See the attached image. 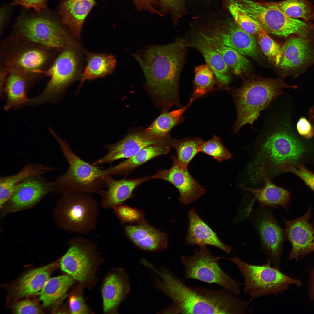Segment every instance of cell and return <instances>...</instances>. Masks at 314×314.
Wrapping results in <instances>:
<instances>
[{
	"label": "cell",
	"mask_w": 314,
	"mask_h": 314,
	"mask_svg": "<svg viewBox=\"0 0 314 314\" xmlns=\"http://www.w3.org/2000/svg\"><path fill=\"white\" fill-rule=\"evenodd\" d=\"M188 216V227L185 238L186 245H197L199 247L211 245L226 253L231 252V247L220 240L216 233L199 216L195 209L189 210Z\"/></svg>",
	"instance_id": "24"
},
{
	"label": "cell",
	"mask_w": 314,
	"mask_h": 314,
	"mask_svg": "<svg viewBox=\"0 0 314 314\" xmlns=\"http://www.w3.org/2000/svg\"><path fill=\"white\" fill-rule=\"evenodd\" d=\"M203 33L243 56L255 57L258 54L256 41L254 35L244 31L235 22L219 24L213 27L209 33Z\"/></svg>",
	"instance_id": "16"
},
{
	"label": "cell",
	"mask_w": 314,
	"mask_h": 314,
	"mask_svg": "<svg viewBox=\"0 0 314 314\" xmlns=\"http://www.w3.org/2000/svg\"><path fill=\"white\" fill-rule=\"evenodd\" d=\"M200 33L220 54L228 68L235 74H240L248 68L249 62L243 55L215 39Z\"/></svg>",
	"instance_id": "35"
},
{
	"label": "cell",
	"mask_w": 314,
	"mask_h": 314,
	"mask_svg": "<svg viewBox=\"0 0 314 314\" xmlns=\"http://www.w3.org/2000/svg\"><path fill=\"white\" fill-rule=\"evenodd\" d=\"M174 139L171 136L165 138L153 136L142 128H135L130 131L118 142L106 145L105 148L107 151L106 154L94 161L92 164L97 166L128 158L142 149L151 145H165L172 146Z\"/></svg>",
	"instance_id": "13"
},
{
	"label": "cell",
	"mask_w": 314,
	"mask_h": 314,
	"mask_svg": "<svg viewBox=\"0 0 314 314\" xmlns=\"http://www.w3.org/2000/svg\"><path fill=\"white\" fill-rule=\"evenodd\" d=\"M77 49L69 47L58 54L46 72V76L50 79L45 88L40 95L30 99L28 105L35 106L58 101L79 73L80 60Z\"/></svg>",
	"instance_id": "11"
},
{
	"label": "cell",
	"mask_w": 314,
	"mask_h": 314,
	"mask_svg": "<svg viewBox=\"0 0 314 314\" xmlns=\"http://www.w3.org/2000/svg\"><path fill=\"white\" fill-rule=\"evenodd\" d=\"M257 224L262 247L267 254L268 261L273 266L279 267L283 240L282 229L272 214L268 211L261 214Z\"/></svg>",
	"instance_id": "20"
},
{
	"label": "cell",
	"mask_w": 314,
	"mask_h": 314,
	"mask_svg": "<svg viewBox=\"0 0 314 314\" xmlns=\"http://www.w3.org/2000/svg\"><path fill=\"white\" fill-rule=\"evenodd\" d=\"M259 173L264 182V186L259 189H253L240 185L243 190L249 191L255 197L261 207H276L280 206L286 209L291 199L290 195L288 191L273 183L267 175L263 167L259 168Z\"/></svg>",
	"instance_id": "27"
},
{
	"label": "cell",
	"mask_w": 314,
	"mask_h": 314,
	"mask_svg": "<svg viewBox=\"0 0 314 314\" xmlns=\"http://www.w3.org/2000/svg\"><path fill=\"white\" fill-rule=\"evenodd\" d=\"M312 40L297 36L288 39L282 47L283 54L279 66L295 73L314 63Z\"/></svg>",
	"instance_id": "18"
},
{
	"label": "cell",
	"mask_w": 314,
	"mask_h": 314,
	"mask_svg": "<svg viewBox=\"0 0 314 314\" xmlns=\"http://www.w3.org/2000/svg\"><path fill=\"white\" fill-rule=\"evenodd\" d=\"M194 101L190 99L185 106L171 111H163L152 124L145 131L153 136L165 138L170 136L169 132L175 126L183 121V114L192 104Z\"/></svg>",
	"instance_id": "33"
},
{
	"label": "cell",
	"mask_w": 314,
	"mask_h": 314,
	"mask_svg": "<svg viewBox=\"0 0 314 314\" xmlns=\"http://www.w3.org/2000/svg\"><path fill=\"white\" fill-rule=\"evenodd\" d=\"M85 287L78 284L72 290L68 296V309L71 314H90L92 311L87 304L83 295Z\"/></svg>",
	"instance_id": "42"
},
{
	"label": "cell",
	"mask_w": 314,
	"mask_h": 314,
	"mask_svg": "<svg viewBox=\"0 0 314 314\" xmlns=\"http://www.w3.org/2000/svg\"><path fill=\"white\" fill-rule=\"evenodd\" d=\"M171 146L153 145L146 147L125 160L115 165L116 174H128L150 160L169 153Z\"/></svg>",
	"instance_id": "34"
},
{
	"label": "cell",
	"mask_w": 314,
	"mask_h": 314,
	"mask_svg": "<svg viewBox=\"0 0 314 314\" xmlns=\"http://www.w3.org/2000/svg\"><path fill=\"white\" fill-rule=\"evenodd\" d=\"M85 193L63 195L57 210L59 226L70 233L88 235L95 231L99 217L98 205Z\"/></svg>",
	"instance_id": "10"
},
{
	"label": "cell",
	"mask_w": 314,
	"mask_h": 314,
	"mask_svg": "<svg viewBox=\"0 0 314 314\" xmlns=\"http://www.w3.org/2000/svg\"><path fill=\"white\" fill-rule=\"evenodd\" d=\"M257 22L267 32L287 37L291 34L312 38L311 27L304 22L290 17L279 8L265 2L251 0H229Z\"/></svg>",
	"instance_id": "9"
},
{
	"label": "cell",
	"mask_w": 314,
	"mask_h": 314,
	"mask_svg": "<svg viewBox=\"0 0 314 314\" xmlns=\"http://www.w3.org/2000/svg\"><path fill=\"white\" fill-rule=\"evenodd\" d=\"M59 265L60 262H54L27 272L19 279L14 288L15 296L21 298L39 292Z\"/></svg>",
	"instance_id": "29"
},
{
	"label": "cell",
	"mask_w": 314,
	"mask_h": 314,
	"mask_svg": "<svg viewBox=\"0 0 314 314\" xmlns=\"http://www.w3.org/2000/svg\"><path fill=\"white\" fill-rule=\"evenodd\" d=\"M227 259L236 265L242 274L244 293L250 296L249 303L261 296H277L288 289L291 285H302L299 280L285 274L279 267L272 266L269 261L259 265L247 263L236 256Z\"/></svg>",
	"instance_id": "6"
},
{
	"label": "cell",
	"mask_w": 314,
	"mask_h": 314,
	"mask_svg": "<svg viewBox=\"0 0 314 314\" xmlns=\"http://www.w3.org/2000/svg\"><path fill=\"white\" fill-rule=\"evenodd\" d=\"M296 165L295 166L294 163L290 161H286L280 165L279 168L282 172H291L297 175L314 192V174L302 165Z\"/></svg>",
	"instance_id": "44"
},
{
	"label": "cell",
	"mask_w": 314,
	"mask_h": 314,
	"mask_svg": "<svg viewBox=\"0 0 314 314\" xmlns=\"http://www.w3.org/2000/svg\"><path fill=\"white\" fill-rule=\"evenodd\" d=\"M138 9L145 10L151 13L155 14L157 12L156 7L159 5L156 0H133Z\"/></svg>",
	"instance_id": "49"
},
{
	"label": "cell",
	"mask_w": 314,
	"mask_h": 314,
	"mask_svg": "<svg viewBox=\"0 0 314 314\" xmlns=\"http://www.w3.org/2000/svg\"><path fill=\"white\" fill-rule=\"evenodd\" d=\"M96 4L95 0H61L58 11L61 22L75 38L79 39L84 22Z\"/></svg>",
	"instance_id": "25"
},
{
	"label": "cell",
	"mask_w": 314,
	"mask_h": 314,
	"mask_svg": "<svg viewBox=\"0 0 314 314\" xmlns=\"http://www.w3.org/2000/svg\"><path fill=\"white\" fill-rule=\"evenodd\" d=\"M49 131L58 143L69 165L67 171L53 181L56 193L100 195L105 187V177L114 174L113 167L103 169L91 164L75 154L67 142L52 129Z\"/></svg>",
	"instance_id": "4"
},
{
	"label": "cell",
	"mask_w": 314,
	"mask_h": 314,
	"mask_svg": "<svg viewBox=\"0 0 314 314\" xmlns=\"http://www.w3.org/2000/svg\"><path fill=\"white\" fill-rule=\"evenodd\" d=\"M126 235L137 246L149 251H158L165 249L168 244L166 233L149 225L146 222L136 225H125Z\"/></svg>",
	"instance_id": "26"
},
{
	"label": "cell",
	"mask_w": 314,
	"mask_h": 314,
	"mask_svg": "<svg viewBox=\"0 0 314 314\" xmlns=\"http://www.w3.org/2000/svg\"><path fill=\"white\" fill-rule=\"evenodd\" d=\"M159 2L163 11L170 13L176 24L183 10V0H159Z\"/></svg>",
	"instance_id": "45"
},
{
	"label": "cell",
	"mask_w": 314,
	"mask_h": 314,
	"mask_svg": "<svg viewBox=\"0 0 314 314\" xmlns=\"http://www.w3.org/2000/svg\"><path fill=\"white\" fill-rule=\"evenodd\" d=\"M271 130L262 145V154L268 159L279 166L286 161L295 163L301 157L304 147L288 128L278 123Z\"/></svg>",
	"instance_id": "14"
},
{
	"label": "cell",
	"mask_w": 314,
	"mask_h": 314,
	"mask_svg": "<svg viewBox=\"0 0 314 314\" xmlns=\"http://www.w3.org/2000/svg\"><path fill=\"white\" fill-rule=\"evenodd\" d=\"M195 73L194 90L190 98L193 101L213 91L216 82L213 72L206 63L196 67Z\"/></svg>",
	"instance_id": "37"
},
{
	"label": "cell",
	"mask_w": 314,
	"mask_h": 314,
	"mask_svg": "<svg viewBox=\"0 0 314 314\" xmlns=\"http://www.w3.org/2000/svg\"><path fill=\"white\" fill-rule=\"evenodd\" d=\"M152 179V176L136 179H115L111 176L105 177L106 188L100 194V205L105 209H113L133 197L134 190L142 183Z\"/></svg>",
	"instance_id": "22"
},
{
	"label": "cell",
	"mask_w": 314,
	"mask_h": 314,
	"mask_svg": "<svg viewBox=\"0 0 314 314\" xmlns=\"http://www.w3.org/2000/svg\"><path fill=\"white\" fill-rule=\"evenodd\" d=\"M199 151L210 156L219 162L232 158V155L223 144L220 138L215 135L212 139L204 141Z\"/></svg>",
	"instance_id": "41"
},
{
	"label": "cell",
	"mask_w": 314,
	"mask_h": 314,
	"mask_svg": "<svg viewBox=\"0 0 314 314\" xmlns=\"http://www.w3.org/2000/svg\"><path fill=\"white\" fill-rule=\"evenodd\" d=\"M299 133L306 139H310L314 135V130L309 122L304 117L301 118L297 124Z\"/></svg>",
	"instance_id": "48"
},
{
	"label": "cell",
	"mask_w": 314,
	"mask_h": 314,
	"mask_svg": "<svg viewBox=\"0 0 314 314\" xmlns=\"http://www.w3.org/2000/svg\"><path fill=\"white\" fill-rule=\"evenodd\" d=\"M227 1L228 9L238 26L249 34L258 35L263 28L260 24L233 2Z\"/></svg>",
	"instance_id": "39"
},
{
	"label": "cell",
	"mask_w": 314,
	"mask_h": 314,
	"mask_svg": "<svg viewBox=\"0 0 314 314\" xmlns=\"http://www.w3.org/2000/svg\"><path fill=\"white\" fill-rule=\"evenodd\" d=\"M55 190L53 181H48L42 175L34 176L20 184L8 201L12 210L22 209L32 206Z\"/></svg>",
	"instance_id": "19"
},
{
	"label": "cell",
	"mask_w": 314,
	"mask_h": 314,
	"mask_svg": "<svg viewBox=\"0 0 314 314\" xmlns=\"http://www.w3.org/2000/svg\"><path fill=\"white\" fill-rule=\"evenodd\" d=\"M113 210L122 223H135L139 224L146 222L144 214L141 211L122 204L117 206Z\"/></svg>",
	"instance_id": "43"
},
{
	"label": "cell",
	"mask_w": 314,
	"mask_h": 314,
	"mask_svg": "<svg viewBox=\"0 0 314 314\" xmlns=\"http://www.w3.org/2000/svg\"><path fill=\"white\" fill-rule=\"evenodd\" d=\"M309 0H285L265 3L279 8L290 17L303 19L311 27L314 21V11Z\"/></svg>",
	"instance_id": "36"
},
{
	"label": "cell",
	"mask_w": 314,
	"mask_h": 314,
	"mask_svg": "<svg viewBox=\"0 0 314 314\" xmlns=\"http://www.w3.org/2000/svg\"><path fill=\"white\" fill-rule=\"evenodd\" d=\"M204 142L201 138L196 137L174 139L172 146L175 150L178 161L188 167L190 162L199 152V149Z\"/></svg>",
	"instance_id": "38"
},
{
	"label": "cell",
	"mask_w": 314,
	"mask_h": 314,
	"mask_svg": "<svg viewBox=\"0 0 314 314\" xmlns=\"http://www.w3.org/2000/svg\"><path fill=\"white\" fill-rule=\"evenodd\" d=\"M12 35L50 49H79L59 22L47 16H23L15 24Z\"/></svg>",
	"instance_id": "8"
},
{
	"label": "cell",
	"mask_w": 314,
	"mask_h": 314,
	"mask_svg": "<svg viewBox=\"0 0 314 314\" xmlns=\"http://www.w3.org/2000/svg\"><path fill=\"white\" fill-rule=\"evenodd\" d=\"M76 281L66 274L49 278L39 292V298L44 306L61 302Z\"/></svg>",
	"instance_id": "32"
},
{
	"label": "cell",
	"mask_w": 314,
	"mask_h": 314,
	"mask_svg": "<svg viewBox=\"0 0 314 314\" xmlns=\"http://www.w3.org/2000/svg\"><path fill=\"white\" fill-rule=\"evenodd\" d=\"M257 35L258 42L264 53L273 64L279 65L283 54L282 47L275 42L263 28Z\"/></svg>",
	"instance_id": "40"
},
{
	"label": "cell",
	"mask_w": 314,
	"mask_h": 314,
	"mask_svg": "<svg viewBox=\"0 0 314 314\" xmlns=\"http://www.w3.org/2000/svg\"><path fill=\"white\" fill-rule=\"evenodd\" d=\"M311 210L310 207L301 217L294 220H284L286 235L292 245L289 259L298 261L309 253L314 236L313 224L309 221Z\"/></svg>",
	"instance_id": "17"
},
{
	"label": "cell",
	"mask_w": 314,
	"mask_h": 314,
	"mask_svg": "<svg viewBox=\"0 0 314 314\" xmlns=\"http://www.w3.org/2000/svg\"><path fill=\"white\" fill-rule=\"evenodd\" d=\"M129 288L128 277L123 270H110L105 277L101 287L104 313H116Z\"/></svg>",
	"instance_id": "21"
},
{
	"label": "cell",
	"mask_w": 314,
	"mask_h": 314,
	"mask_svg": "<svg viewBox=\"0 0 314 314\" xmlns=\"http://www.w3.org/2000/svg\"><path fill=\"white\" fill-rule=\"evenodd\" d=\"M309 286V293L310 299L314 301V268L311 270Z\"/></svg>",
	"instance_id": "50"
},
{
	"label": "cell",
	"mask_w": 314,
	"mask_h": 314,
	"mask_svg": "<svg viewBox=\"0 0 314 314\" xmlns=\"http://www.w3.org/2000/svg\"><path fill=\"white\" fill-rule=\"evenodd\" d=\"M297 88L286 84L283 79L253 78L244 83L239 88L228 90L235 103L237 118L233 128L238 132L244 125H252L261 112L279 96L284 94L283 88Z\"/></svg>",
	"instance_id": "5"
},
{
	"label": "cell",
	"mask_w": 314,
	"mask_h": 314,
	"mask_svg": "<svg viewBox=\"0 0 314 314\" xmlns=\"http://www.w3.org/2000/svg\"><path fill=\"white\" fill-rule=\"evenodd\" d=\"M30 88L28 81L23 76L15 73H8L0 91L1 98H3L4 93L6 99L4 109L7 110L27 105L30 99L26 94Z\"/></svg>",
	"instance_id": "30"
},
{
	"label": "cell",
	"mask_w": 314,
	"mask_h": 314,
	"mask_svg": "<svg viewBox=\"0 0 314 314\" xmlns=\"http://www.w3.org/2000/svg\"><path fill=\"white\" fill-rule=\"evenodd\" d=\"M187 46L179 38L167 44H150L131 54L144 74L145 88L156 106L168 111L179 101V81Z\"/></svg>",
	"instance_id": "1"
},
{
	"label": "cell",
	"mask_w": 314,
	"mask_h": 314,
	"mask_svg": "<svg viewBox=\"0 0 314 314\" xmlns=\"http://www.w3.org/2000/svg\"><path fill=\"white\" fill-rule=\"evenodd\" d=\"M47 0H13V5H20L26 8H32L40 13L46 9Z\"/></svg>",
	"instance_id": "47"
},
{
	"label": "cell",
	"mask_w": 314,
	"mask_h": 314,
	"mask_svg": "<svg viewBox=\"0 0 314 314\" xmlns=\"http://www.w3.org/2000/svg\"><path fill=\"white\" fill-rule=\"evenodd\" d=\"M157 286L173 303L165 312L175 314H244L249 302L242 300L224 289L216 290L185 285L170 270L156 268Z\"/></svg>",
	"instance_id": "2"
},
{
	"label": "cell",
	"mask_w": 314,
	"mask_h": 314,
	"mask_svg": "<svg viewBox=\"0 0 314 314\" xmlns=\"http://www.w3.org/2000/svg\"><path fill=\"white\" fill-rule=\"evenodd\" d=\"M53 170V167L39 163H28L16 174L0 179V205L8 202L19 186L31 176L43 174Z\"/></svg>",
	"instance_id": "28"
},
{
	"label": "cell",
	"mask_w": 314,
	"mask_h": 314,
	"mask_svg": "<svg viewBox=\"0 0 314 314\" xmlns=\"http://www.w3.org/2000/svg\"><path fill=\"white\" fill-rule=\"evenodd\" d=\"M86 55L87 63L80 75L77 91L85 81L103 78L111 74L116 66V59L113 55L91 52H87Z\"/></svg>",
	"instance_id": "31"
},
{
	"label": "cell",
	"mask_w": 314,
	"mask_h": 314,
	"mask_svg": "<svg viewBox=\"0 0 314 314\" xmlns=\"http://www.w3.org/2000/svg\"><path fill=\"white\" fill-rule=\"evenodd\" d=\"M313 252H314V236L313 242L309 250V253Z\"/></svg>",
	"instance_id": "52"
},
{
	"label": "cell",
	"mask_w": 314,
	"mask_h": 314,
	"mask_svg": "<svg viewBox=\"0 0 314 314\" xmlns=\"http://www.w3.org/2000/svg\"><path fill=\"white\" fill-rule=\"evenodd\" d=\"M311 27H312V29H313V33H314V21H313V24L312 25Z\"/></svg>",
	"instance_id": "53"
},
{
	"label": "cell",
	"mask_w": 314,
	"mask_h": 314,
	"mask_svg": "<svg viewBox=\"0 0 314 314\" xmlns=\"http://www.w3.org/2000/svg\"><path fill=\"white\" fill-rule=\"evenodd\" d=\"M171 158V167L158 171L152 176V179H161L170 183L178 190L180 202L185 205L192 203L204 195L206 189L192 176L188 167L178 161L176 155Z\"/></svg>",
	"instance_id": "15"
},
{
	"label": "cell",
	"mask_w": 314,
	"mask_h": 314,
	"mask_svg": "<svg viewBox=\"0 0 314 314\" xmlns=\"http://www.w3.org/2000/svg\"><path fill=\"white\" fill-rule=\"evenodd\" d=\"M1 45V69L22 76L30 88L46 76L58 51L13 35L4 40Z\"/></svg>",
	"instance_id": "3"
},
{
	"label": "cell",
	"mask_w": 314,
	"mask_h": 314,
	"mask_svg": "<svg viewBox=\"0 0 314 314\" xmlns=\"http://www.w3.org/2000/svg\"><path fill=\"white\" fill-rule=\"evenodd\" d=\"M309 116L311 120H314V106L312 107L309 112Z\"/></svg>",
	"instance_id": "51"
},
{
	"label": "cell",
	"mask_w": 314,
	"mask_h": 314,
	"mask_svg": "<svg viewBox=\"0 0 314 314\" xmlns=\"http://www.w3.org/2000/svg\"><path fill=\"white\" fill-rule=\"evenodd\" d=\"M187 47L199 51L213 70L219 88H226L231 78L229 68L222 57L214 47L199 32L193 34L189 40H184Z\"/></svg>",
	"instance_id": "23"
},
{
	"label": "cell",
	"mask_w": 314,
	"mask_h": 314,
	"mask_svg": "<svg viewBox=\"0 0 314 314\" xmlns=\"http://www.w3.org/2000/svg\"><path fill=\"white\" fill-rule=\"evenodd\" d=\"M68 249L61 257V270L85 288H92L97 281L96 273L103 260L97 245L82 236L68 242Z\"/></svg>",
	"instance_id": "7"
},
{
	"label": "cell",
	"mask_w": 314,
	"mask_h": 314,
	"mask_svg": "<svg viewBox=\"0 0 314 314\" xmlns=\"http://www.w3.org/2000/svg\"><path fill=\"white\" fill-rule=\"evenodd\" d=\"M13 309L17 314H40L42 312L37 302L28 299L17 303L13 306Z\"/></svg>",
	"instance_id": "46"
},
{
	"label": "cell",
	"mask_w": 314,
	"mask_h": 314,
	"mask_svg": "<svg viewBox=\"0 0 314 314\" xmlns=\"http://www.w3.org/2000/svg\"><path fill=\"white\" fill-rule=\"evenodd\" d=\"M195 249L193 255L183 256L181 261L184 270V279H192L217 284L237 295L240 293L242 284L227 274L220 267L218 260L206 246Z\"/></svg>",
	"instance_id": "12"
}]
</instances>
